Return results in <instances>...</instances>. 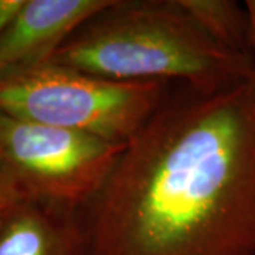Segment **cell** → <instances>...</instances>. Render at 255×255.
Returning <instances> with one entry per match:
<instances>
[{"instance_id": "1", "label": "cell", "mask_w": 255, "mask_h": 255, "mask_svg": "<svg viewBox=\"0 0 255 255\" xmlns=\"http://www.w3.org/2000/svg\"><path fill=\"white\" fill-rule=\"evenodd\" d=\"M78 217L87 255H255V71L172 85Z\"/></svg>"}, {"instance_id": "2", "label": "cell", "mask_w": 255, "mask_h": 255, "mask_svg": "<svg viewBox=\"0 0 255 255\" xmlns=\"http://www.w3.org/2000/svg\"><path fill=\"white\" fill-rule=\"evenodd\" d=\"M51 63L102 78L217 91L251 77L255 55L220 46L180 0H110L55 51Z\"/></svg>"}, {"instance_id": "3", "label": "cell", "mask_w": 255, "mask_h": 255, "mask_svg": "<svg viewBox=\"0 0 255 255\" xmlns=\"http://www.w3.org/2000/svg\"><path fill=\"white\" fill-rule=\"evenodd\" d=\"M170 88L166 82L108 80L47 61L0 80V112L127 145Z\"/></svg>"}, {"instance_id": "4", "label": "cell", "mask_w": 255, "mask_h": 255, "mask_svg": "<svg viewBox=\"0 0 255 255\" xmlns=\"http://www.w3.org/2000/svg\"><path fill=\"white\" fill-rule=\"evenodd\" d=\"M127 145L0 112V157L34 200L80 213Z\"/></svg>"}, {"instance_id": "5", "label": "cell", "mask_w": 255, "mask_h": 255, "mask_svg": "<svg viewBox=\"0 0 255 255\" xmlns=\"http://www.w3.org/2000/svg\"><path fill=\"white\" fill-rule=\"evenodd\" d=\"M110 0H26L0 38V80L51 60L55 51Z\"/></svg>"}, {"instance_id": "6", "label": "cell", "mask_w": 255, "mask_h": 255, "mask_svg": "<svg viewBox=\"0 0 255 255\" xmlns=\"http://www.w3.org/2000/svg\"><path fill=\"white\" fill-rule=\"evenodd\" d=\"M0 255H87L78 213L21 201L0 224Z\"/></svg>"}, {"instance_id": "7", "label": "cell", "mask_w": 255, "mask_h": 255, "mask_svg": "<svg viewBox=\"0 0 255 255\" xmlns=\"http://www.w3.org/2000/svg\"><path fill=\"white\" fill-rule=\"evenodd\" d=\"M183 7L220 46L254 54L250 16L246 4L234 0H180Z\"/></svg>"}, {"instance_id": "8", "label": "cell", "mask_w": 255, "mask_h": 255, "mask_svg": "<svg viewBox=\"0 0 255 255\" xmlns=\"http://www.w3.org/2000/svg\"><path fill=\"white\" fill-rule=\"evenodd\" d=\"M31 199L0 157V224L21 201Z\"/></svg>"}, {"instance_id": "9", "label": "cell", "mask_w": 255, "mask_h": 255, "mask_svg": "<svg viewBox=\"0 0 255 255\" xmlns=\"http://www.w3.org/2000/svg\"><path fill=\"white\" fill-rule=\"evenodd\" d=\"M26 0H0V38L16 18Z\"/></svg>"}, {"instance_id": "10", "label": "cell", "mask_w": 255, "mask_h": 255, "mask_svg": "<svg viewBox=\"0 0 255 255\" xmlns=\"http://www.w3.org/2000/svg\"><path fill=\"white\" fill-rule=\"evenodd\" d=\"M246 9L250 16V23H251V34H253V46L255 51V0H247L244 1Z\"/></svg>"}]
</instances>
